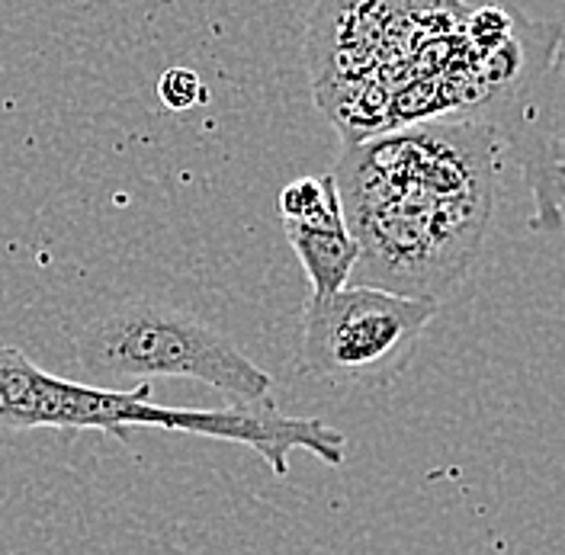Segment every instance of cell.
Returning a JSON list of instances; mask_svg holds the SVG:
<instances>
[{
	"label": "cell",
	"instance_id": "obj_1",
	"mask_svg": "<svg viewBox=\"0 0 565 555\" xmlns=\"http://www.w3.org/2000/svg\"><path fill=\"white\" fill-rule=\"evenodd\" d=\"M501 139L489 122H424L348 145L334 168L360 247L353 286L440 302L492 228Z\"/></svg>",
	"mask_w": 565,
	"mask_h": 555
},
{
	"label": "cell",
	"instance_id": "obj_2",
	"mask_svg": "<svg viewBox=\"0 0 565 555\" xmlns=\"http://www.w3.org/2000/svg\"><path fill=\"white\" fill-rule=\"evenodd\" d=\"M35 427L52 430H104L129 440L132 430L158 427L225 444H242L257 452L274 476H289V456L312 452L324 466H344L348 437L318 417L280 415L270 402L228 405L222 412L168 408L158 405L151 385L109 388L58 380L42 373L20 348L0 344V434H23Z\"/></svg>",
	"mask_w": 565,
	"mask_h": 555
},
{
	"label": "cell",
	"instance_id": "obj_3",
	"mask_svg": "<svg viewBox=\"0 0 565 555\" xmlns=\"http://www.w3.org/2000/svg\"><path fill=\"white\" fill-rule=\"evenodd\" d=\"M74 356L87 376L119 380H193L232 398L260 405L274 392V376L210 324L190 314L129 302L90 318L74 334Z\"/></svg>",
	"mask_w": 565,
	"mask_h": 555
},
{
	"label": "cell",
	"instance_id": "obj_4",
	"mask_svg": "<svg viewBox=\"0 0 565 555\" xmlns=\"http://www.w3.org/2000/svg\"><path fill=\"white\" fill-rule=\"evenodd\" d=\"M434 314L437 302L353 282L324 299L309 296L296 366L341 388L386 385L408 366Z\"/></svg>",
	"mask_w": 565,
	"mask_h": 555
},
{
	"label": "cell",
	"instance_id": "obj_5",
	"mask_svg": "<svg viewBox=\"0 0 565 555\" xmlns=\"http://www.w3.org/2000/svg\"><path fill=\"white\" fill-rule=\"evenodd\" d=\"M282 225H286V238L309 277L312 299L334 296L344 286H351L360 247L344 222L341 200L312 222H282Z\"/></svg>",
	"mask_w": 565,
	"mask_h": 555
},
{
	"label": "cell",
	"instance_id": "obj_6",
	"mask_svg": "<svg viewBox=\"0 0 565 555\" xmlns=\"http://www.w3.org/2000/svg\"><path fill=\"white\" fill-rule=\"evenodd\" d=\"M338 186L334 177H299L289 186H282L280 193V215L282 222H312L318 215H324L328 209L334 206Z\"/></svg>",
	"mask_w": 565,
	"mask_h": 555
},
{
	"label": "cell",
	"instance_id": "obj_7",
	"mask_svg": "<svg viewBox=\"0 0 565 555\" xmlns=\"http://www.w3.org/2000/svg\"><path fill=\"white\" fill-rule=\"evenodd\" d=\"M158 97L168 109H190L203 100V81L190 68H168L158 81Z\"/></svg>",
	"mask_w": 565,
	"mask_h": 555
}]
</instances>
